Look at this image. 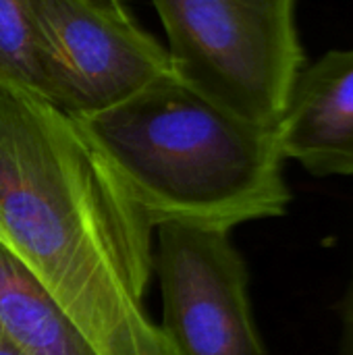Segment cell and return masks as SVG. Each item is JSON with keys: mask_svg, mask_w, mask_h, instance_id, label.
I'll list each match as a JSON object with an SVG mask.
<instances>
[{"mask_svg": "<svg viewBox=\"0 0 353 355\" xmlns=\"http://www.w3.org/2000/svg\"><path fill=\"white\" fill-rule=\"evenodd\" d=\"M152 231L69 114L0 81V245L100 355H179L144 308Z\"/></svg>", "mask_w": 353, "mask_h": 355, "instance_id": "cell-1", "label": "cell"}, {"mask_svg": "<svg viewBox=\"0 0 353 355\" xmlns=\"http://www.w3.org/2000/svg\"><path fill=\"white\" fill-rule=\"evenodd\" d=\"M339 322H341L339 355H353V268L345 295L339 304Z\"/></svg>", "mask_w": 353, "mask_h": 355, "instance_id": "cell-9", "label": "cell"}, {"mask_svg": "<svg viewBox=\"0 0 353 355\" xmlns=\"http://www.w3.org/2000/svg\"><path fill=\"white\" fill-rule=\"evenodd\" d=\"M171 75L221 108L275 129L306 64L298 0H152Z\"/></svg>", "mask_w": 353, "mask_h": 355, "instance_id": "cell-3", "label": "cell"}, {"mask_svg": "<svg viewBox=\"0 0 353 355\" xmlns=\"http://www.w3.org/2000/svg\"><path fill=\"white\" fill-rule=\"evenodd\" d=\"M0 355H23L21 349L0 331Z\"/></svg>", "mask_w": 353, "mask_h": 355, "instance_id": "cell-11", "label": "cell"}, {"mask_svg": "<svg viewBox=\"0 0 353 355\" xmlns=\"http://www.w3.org/2000/svg\"><path fill=\"white\" fill-rule=\"evenodd\" d=\"M154 272L160 329L179 355H270L256 327L250 275L231 233L162 225Z\"/></svg>", "mask_w": 353, "mask_h": 355, "instance_id": "cell-5", "label": "cell"}, {"mask_svg": "<svg viewBox=\"0 0 353 355\" xmlns=\"http://www.w3.org/2000/svg\"><path fill=\"white\" fill-rule=\"evenodd\" d=\"M83 2L85 6L110 17V19H117V21H131V15L127 12L123 0H79Z\"/></svg>", "mask_w": 353, "mask_h": 355, "instance_id": "cell-10", "label": "cell"}, {"mask_svg": "<svg viewBox=\"0 0 353 355\" xmlns=\"http://www.w3.org/2000/svg\"><path fill=\"white\" fill-rule=\"evenodd\" d=\"M73 121L152 229L231 233L289 210L275 129L221 108L173 75Z\"/></svg>", "mask_w": 353, "mask_h": 355, "instance_id": "cell-2", "label": "cell"}, {"mask_svg": "<svg viewBox=\"0 0 353 355\" xmlns=\"http://www.w3.org/2000/svg\"><path fill=\"white\" fill-rule=\"evenodd\" d=\"M0 81L40 89L27 0H0Z\"/></svg>", "mask_w": 353, "mask_h": 355, "instance_id": "cell-8", "label": "cell"}, {"mask_svg": "<svg viewBox=\"0 0 353 355\" xmlns=\"http://www.w3.org/2000/svg\"><path fill=\"white\" fill-rule=\"evenodd\" d=\"M37 94L79 119L106 110L171 75L164 46L131 21L79 0H27Z\"/></svg>", "mask_w": 353, "mask_h": 355, "instance_id": "cell-4", "label": "cell"}, {"mask_svg": "<svg viewBox=\"0 0 353 355\" xmlns=\"http://www.w3.org/2000/svg\"><path fill=\"white\" fill-rule=\"evenodd\" d=\"M0 331L23 355H100L54 297L2 245Z\"/></svg>", "mask_w": 353, "mask_h": 355, "instance_id": "cell-7", "label": "cell"}, {"mask_svg": "<svg viewBox=\"0 0 353 355\" xmlns=\"http://www.w3.org/2000/svg\"><path fill=\"white\" fill-rule=\"evenodd\" d=\"M285 160L314 177H353V46L306 62L275 127Z\"/></svg>", "mask_w": 353, "mask_h": 355, "instance_id": "cell-6", "label": "cell"}]
</instances>
